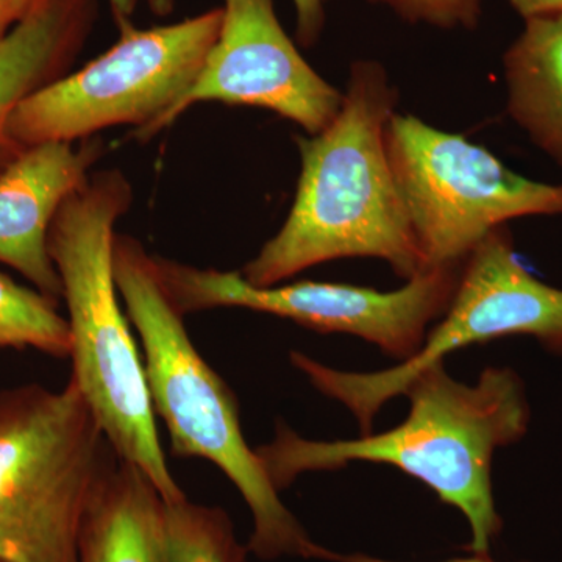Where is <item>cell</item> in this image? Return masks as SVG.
I'll return each mask as SVG.
<instances>
[{
	"instance_id": "cell-1",
	"label": "cell",
	"mask_w": 562,
	"mask_h": 562,
	"mask_svg": "<svg viewBox=\"0 0 562 562\" xmlns=\"http://www.w3.org/2000/svg\"><path fill=\"white\" fill-rule=\"evenodd\" d=\"M397 90L376 61L351 65L342 105L317 135L297 136L301 177L280 232L244 266L254 286L341 258L390 262L406 281L427 272L386 147Z\"/></svg>"
},
{
	"instance_id": "cell-2",
	"label": "cell",
	"mask_w": 562,
	"mask_h": 562,
	"mask_svg": "<svg viewBox=\"0 0 562 562\" xmlns=\"http://www.w3.org/2000/svg\"><path fill=\"white\" fill-rule=\"evenodd\" d=\"M402 394L408 417L379 435L350 441H308L280 425L276 439L257 450L281 491L308 471H335L349 462L394 465L460 509L472 530V553L490 554L502 530L492 495L495 450L519 441L530 424L522 380L506 368H487L479 383L458 382L443 361L422 369Z\"/></svg>"
},
{
	"instance_id": "cell-3",
	"label": "cell",
	"mask_w": 562,
	"mask_h": 562,
	"mask_svg": "<svg viewBox=\"0 0 562 562\" xmlns=\"http://www.w3.org/2000/svg\"><path fill=\"white\" fill-rule=\"evenodd\" d=\"M132 199L124 173H95L58 210L47 247L68 306L70 380L90 405L111 449L136 465L166 503H173L187 495L162 452L144 362L114 279V225L127 213Z\"/></svg>"
},
{
	"instance_id": "cell-4",
	"label": "cell",
	"mask_w": 562,
	"mask_h": 562,
	"mask_svg": "<svg viewBox=\"0 0 562 562\" xmlns=\"http://www.w3.org/2000/svg\"><path fill=\"white\" fill-rule=\"evenodd\" d=\"M113 269L143 344L151 405L168 428L173 454L214 462L241 492L255 522L251 553L262 560L281 554L324 560L327 550L303 531L280 501L260 454L247 446L235 395L192 344L155 257L131 236L116 235Z\"/></svg>"
},
{
	"instance_id": "cell-5",
	"label": "cell",
	"mask_w": 562,
	"mask_h": 562,
	"mask_svg": "<svg viewBox=\"0 0 562 562\" xmlns=\"http://www.w3.org/2000/svg\"><path fill=\"white\" fill-rule=\"evenodd\" d=\"M111 446L72 380L0 391V562H79Z\"/></svg>"
},
{
	"instance_id": "cell-6",
	"label": "cell",
	"mask_w": 562,
	"mask_h": 562,
	"mask_svg": "<svg viewBox=\"0 0 562 562\" xmlns=\"http://www.w3.org/2000/svg\"><path fill=\"white\" fill-rule=\"evenodd\" d=\"M221 24L222 9L144 31L117 22L120 41L105 54L21 101L7 127L10 139L25 149L90 139L116 125L146 131L190 90Z\"/></svg>"
},
{
	"instance_id": "cell-7",
	"label": "cell",
	"mask_w": 562,
	"mask_h": 562,
	"mask_svg": "<svg viewBox=\"0 0 562 562\" xmlns=\"http://www.w3.org/2000/svg\"><path fill=\"white\" fill-rule=\"evenodd\" d=\"M386 147L427 272L460 268L508 222L562 216V184L520 176L479 144L413 114H392Z\"/></svg>"
},
{
	"instance_id": "cell-8",
	"label": "cell",
	"mask_w": 562,
	"mask_h": 562,
	"mask_svg": "<svg viewBox=\"0 0 562 562\" xmlns=\"http://www.w3.org/2000/svg\"><path fill=\"white\" fill-rule=\"evenodd\" d=\"M509 336H532L562 355V290L525 268L512 231L503 225L462 262L449 308L409 360L375 373L336 371L302 351H291V362L317 391L350 409L362 435H371L380 408L402 394L422 369L462 347Z\"/></svg>"
},
{
	"instance_id": "cell-9",
	"label": "cell",
	"mask_w": 562,
	"mask_h": 562,
	"mask_svg": "<svg viewBox=\"0 0 562 562\" xmlns=\"http://www.w3.org/2000/svg\"><path fill=\"white\" fill-rule=\"evenodd\" d=\"M155 262L183 316L228 306L247 308L319 333H349L402 361L420 350L428 325L449 308L462 266L432 269L401 290L382 292L312 280L260 288L238 272L199 269L160 257Z\"/></svg>"
},
{
	"instance_id": "cell-10",
	"label": "cell",
	"mask_w": 562,
	"mask_h": 562,
	"mask_svg": "<svg viewBox=\"0 0 562 562\" xmlns=\"http://www.w3.org/2000/svg\"><path fill=\"white\" fill-rule=\"evenodd\" d=\"M220 36L201 74L176 105L146 131L149 139L195 103L260 106L317 135L342 105L336 90L306 63L277 18L273 0H224Z\"/></svg>"
},
{
	"instance_id": "cell-11",
	"label": "cell",
	"mask_w": 562,
	"mask_h": 562,
	"mask_svg": "<svg viewBox=\"0 0 562 562\" xmlns=\"http://www.w3.org/2000/svg\"><path fill=\"white\" fill-rule=\"evenodd\" d=\"M99 139L25 147L0 172V262L22 273L41 294L63 297L60 276L47 239L52 222L70 194L87 183L101 155Z\"/></svg>"
},
{
	"instance_id": "cell-12",
	"label": "cell",
	"mask_w": 562,
	"mask_h": 562,
	"mask_svg": "<svg viewBox=\"0 0 562 562\" xmlns=\"http://www.w3.org/2000/svg\"><path fill=\"white\" fill-rule=\"evenodd\" d=\"M79 562H171L165 498L113 449L85 512Z\"/></svg>"
},
{
	"instance_id": "cell-13",
	"label": "cell",
	"mask_w": 562,
	"mask_h": 562,
	"mask_svg": "<svg viewBox=\"0 0 562 562\" xmlns=\"http://www.w3.org/2000/svg\"><path fill=\"white\" fill-rule=\"evenodd\" d=\"M92 16L94 0H38L0 40V172L22 150L7 132L11 113L79 49Z\"/></svg>"
},
{
	"instance_id": "cell-14",
	"label": "cell",
	"mask_w": 562,
	"mask_h": 562,
	"mask_svg": "<svg viewBox=\"0 0 562 562\" xmlns=\"http://www.w3.org/2000/svg\"><path fill=\"white\" fill-rule=\"evenodd\" d=\"M508 114L562 166V13L525 21L503 55Z\"/></svg>"
},
{
	"instance_id": "cell-15",
	"label": "cell",
	"mask_w": 562,
	"mask_h": 562,
	"mask_svg": "<svg viewBox=\"0 0 562 562\" xmlns=\"http://www.w3.org/2000/svg\"><path fill=\"white\" fill-rule=\"evenodd\" d=\"M0 349L38 350L55 358L70 355V331L57 302L21 286L0 272Z\"/></svg>"
},
{
	"instance_id": "cell-16",
	"label": "cell",
	"mask_w": 562,
	"mask_h": 562,
	"mask_svg": "<svg viewBox=\"0 0 562 562\" xmlns=\"http://www.w3.org/2000/svg\"><path fill=\"white\" fill-rule=\"evenodd\" d=\"M169 561L244 562L247 549L236 541L231 519L220 508L188 498L166 503Z\"/></svg>"
},
{
	"instance_id": "cell-17",
	"label": "cell",
	"mask_w": 562,
	"mask_h": 562,
	"mask_svg": "<svg viewBox=\"0 0 562 562\" xmlns=\"http://www.w3.org/2000/svg\"><path fill=\"white\" fill-rule=\"evenodd\" d=\"M390 7L409 24L441 29H475L482 16V0H369Z\"/></svg>"
},
{
	"instance_id": "cell-18",
	"label": "cell",
	"mask_w": 562,
	"mask_h": 562,
	"mask_svg": "<svg viewBox=\"0 0 562 562\" xmlns=\"http://www.w3.org/2000/svg\"><path fill=\"white\" fill-rule=\"evenodd\" d=\"M297 16L299 43L303 47H312L319 40L325 25V0H292Z\"/></svg>"
},
{
	"instance_id": "cell-19",
	"label": "cell",
	"mask_w": 562,
	"mask_h": 562,
	"mask_svg": "<svg viewBox=\"0 0 562 562\" xmlns=\"http://www.w3.org/2000/svg\"><path fill=\"white\" fill-rule=\"evenodd\" d=\"M111 11L116 22L131 21V16L139 5L149 7L151 13L157 16H169L172 13L173 0H109Z\"/></svg>"
},
{
	"instance_id": "cell-20",
	"label": "cell",
	"mask_w": 562,
	"mask_h": 562,
	"mask_svg": "<svg viewBox=\"0 0 562 562\" xmlns=\"http://www.w3.org/2000/svg\"><path fill=\"white\" fill-rule=\"evenodd\" d=\"M38 0H0V40L16 27Z\"/></svg>"
},
{
	"instance_id": "cell-21",
	"label": "cell",
	"mask_w": 562,
	"mask_h": 562,
	"mask_svg": "<svg viewBox=\"0 0 562 562\" xmlns=\"http://www.w3.org/2000/svg\"><path fill=\"white\" fill-rule=\"evenodd\" d=\"M508 3L524 21L562 13V0H508Z\"/></svg>"
},
{
	"instance_id": "cell-22",
	"label": "cell",
	"mask_w": 562,
	"mask_h": 562,
	"mask_svg": "<svg viewBox=\"0 0 562 562\" xmlns=\"http://www.w3.org/2000/svg\"><path fill=\"white\" fill-rule=\"evenodd\" d=\"M328 561L335 562H394V561H384L379 560V558L366 557V554H338L333 553L328 550L327 554ZM446 562H494L490 560L487 554H473L472 558H458V560H450Z\"/></svg>"
}]
</instances>
